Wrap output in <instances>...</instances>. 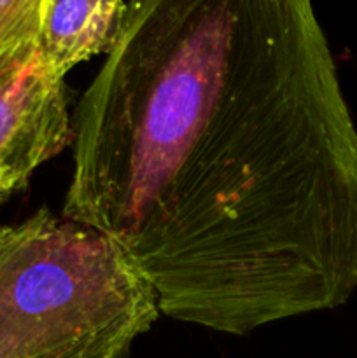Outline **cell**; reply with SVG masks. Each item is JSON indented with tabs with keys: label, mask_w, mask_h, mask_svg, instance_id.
Instances as JSON below:
<instances>
[{
	"label": "cell",
	"mask_w": 357,
	"mask_h": 358,
	"mask_svg": "<svg viewBox=\"0 0 357 358\" xmlns=\"http://www.w3.org/2000/svg\"><path fill=\"white\" fill-rule=\"evenodd\" d=\"M52 0H0V65L37 55Z\"/></svg>",
	"instance_id": "cell-5"
},
{
	"label": "cell",
	"mask_w": 357,
	"mask_h": 358,
	"mask_svg": "<svg viewBox=\"0 0 357 358\" xmlns=\"http://www.w3.org/2000/svg\"><path fill=\"white\" fill-rule=\"evenodd\" d=\"M158 315L153 285L100 231L48 208L0 226V358H128Z\"/></svg>",
	"instance_id": "cell-2"
},
{
	"label": "cell",
	"mask_w": 357,
	"mask_h": 358,
	"mask_svg": "<svg viewBox=\"0 0 357 358\" xmlns=\"http://www.w3.org/2000/svg\"><path fill=\"white\" fill-rule=\"evenodd\" d=\"M65 79L41 55L0 65V205L74 140Z\"/></svg>",
	"instance_id": "cell-3"
},
{
	"label": "cell",
	"mask_w": 357,
	"mask_h": 358,
	"mask_svg": "<svg viewBox=\"0 0 357 358\" xmlns=\"http://www.w3.org/2000/svg\"><path fill=\"white\" fill-rule=\"evenodd\" d=\"M125 10V0H52L38 55L56 76L65 79L79 63L111 51Z\"/></svg>",
	"instance_id": "cell-4"
},
{
	"label": "cell",
	"mask_w": 357,
	"mask_h": 358,
	"mask_svg": "<svg viewBox=\"0 0 357 358\" xmlns=\"http://www.w3.org/2000/svg\"><path fill=\"white\" fill-rule=\"evenodd\" d=\"M62 215L161 313L244 336L357 290V126L312 0H128Z\"/></svg>",
	"instance_id": "cell-1"
}]
</instances>
